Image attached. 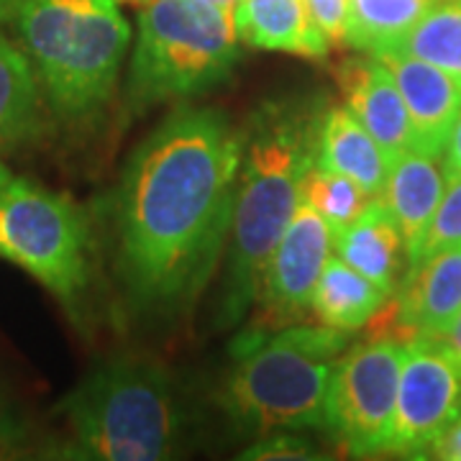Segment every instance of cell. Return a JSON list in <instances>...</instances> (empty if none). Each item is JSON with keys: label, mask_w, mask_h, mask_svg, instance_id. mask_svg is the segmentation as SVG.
Here are the masks:
<instances>
[{"label": "cell", "mask_w": 461, "mask_h": 461, "mask_svg": "<svg viewBox=\"0 0 461 461\" xmlns=\"http://www.w3.org/2000/svg\"><path fill=\"white\" fill-rule=\"evenodd\" d=\"M244 136L182 103L133 149L115 200V267L139 315H182L229 247Z\"/></svg>", "instance_id": "6da1fadb"}, {"label": "cell", "mask_w": 461, "mask_h": 461, "mask_svg": "<svg viewBox=\"0 0 461 461\" xmlns=\"http://www.w3.org/2000/svg\"><path fill=\"white\" fill-rule=\"evenodd\" d=\"M321 113L308 100L264 103L241 131L244 151L215 329H236L257 303L264 267L290 226L305 175L315 165Z\"/></svg>", "instance_id": "7a4b0ae2"}, {"label": "cell", "mask_w": 461, "mask_h": 461, "mask_svg": "<svg viewBox=\"0 0 461 461\" xmlns=\"http://www.w3.org/2000/svg\"><path fill=\"white\" fill-rule=\"evenodd\" d=\"M0 32L29 57L51 115L65 123L111 103L131 44L115 0H0Z\"/></svg>", "instance_id": "3957f363"}, {"label": "cell", "mask_w": 461, "mask_h": 461, "mask_svg": "<svg viewBox=\"0 0 461 461\" xmlns=\"http://www.w3.org/2000/svg\"><path fill=\"white\" fill-rule=\"evenodd\" d=\"M57 412L67 430L59 456L67 459H167L182 429L175 382L149 357H113L98 364Z\"/></svg>", "instance_id": "277c9868"}, {"label": "cell", "mask_w": 461, "mask_h": 461, "mask_svg": "<svg viewBox=\"0 0 461 461\" xmlns=\"http://www.w3.org/2000/svg\"><path fill=\"white\" fill-rule=\"evenodd\" d=\"M348 348V330L293 323L249 333L223 384V408L247 433L326 429L333 372Z\"/></svg>", "instance_id": "5b68a950"}, {"label": "cell", "mask_w": 461, "mask_h": 461, "mask_svg": "<svg viewBox=\"0 0 461 461\" xmlns=\"http://www.w3.org/2000/svg\"><path fill=\"white\" fill-rule=\"evenodd\" d=\"M239 65L233 11L203 0H144L126 77L136 113L190 103L221 87Z\"/></svg>", "instance_id": "8992f818"}, {"label": "cell", "mask_w": 461, "mask_h": 461, "mask_svg": "<svg viewBox=\"0 0 461 461\" xmlns=\"http://www.w3.org/2000/svg\"><path fill=\"white\" fill-rule=\"evenodd\" d=\"M0 259L29 272L77 313L93 275L90 223L75 200L11 177L0 187Z\"/></svg>", "instance_id": "52a82bcc"}, {"label": "cell", "mask_w": 461, "mask_h": 461, "mask_svg": "<svg viewBox=\"0 0 461 461\" xmlns=\"http://www.w3.org/2000/svg\"><path fill=\"white\" fill-rule=\"evenodd\" d=\"M402 357L405 341L390 336L346 348L326 402V430L346 454L357 459L387 454Z\"/></svg>", "instance_id": "ba28073f"}, {"label": "cell", "mask_w": 461, "mask_h": 461, "mask_svg": "<svg viewBox=\"0 0 461 461\" xmlns=\"http://www.w3.org/2000/svg\"><path fill=\"white\" fill-rule=\"evenodd\" d=\"M459 415V369L433 339H408L387 454L426 459Z\"/></svg>", "instance_id": "9c48e42d"}, {"label": "cell", "mask_w": 461, "mask_h": 461, "mask_svg": "<svg viewBox=\"0 0 461 461\" xmlns=\"http://www.w3.org/2000/svg\"><path fill=\"white\" fill-rule=\"evenodd\" d=\"M333 251V230L311 205L300 203L264 267L257 303L272 329L297 323L311 311L315 285Z\"/></svg>", "instance_id": "30bf717a"}, {"label": "cell", "mask_w": 461, "mask_h": 461, "mask_svg": "<svg viewBox=\"0 0 461 461\" xmlns=\"http://www.w3.org/2000/svg\"><path fill=\"white\" fill-rule=\"evenodd\" d=\"M393 72L412 123L415 151L441 157L461 113V80L400 50L375 54Z\"/></svg>", "instance_id": "8fae6325"}, {"label": "cell", "mask_w": 461, "mask_h": 461, "mask_svg": "<svg viewBox=\"0 0 461 461\" xmlns=\"http://www.w3.org/2000/svg\"><path fill=\"white\" fill-rule=\"evenodd\" d=\"M346 108L375 136L390 162L415 149L412 123L393 72L375 54L346 59L339 69Z\"/></svg>", "instance_id": "7c38bea8"}, {"label": "cell", "mask_w": 461, "mask_h": 461, "mask_svg": "<svg viewBox=\"0 0 461 461\" xmlns=\"http://www.w3.org/2000/svg\"><path fill=\"white\" fill-rule=\"evenodd\" d=\"M395 308L408 339L441 336L461 313V247L411 267L397 287Z\"/></svg>", "instance_id": "4fadbf2b"}, {"label": "cell", "mask_w": 461, "mask_h": 461, "mask_svg": "<svg viewBox=\"0 0 461 461\" xmlns=\"http://www.w3.org/2000/svg\"><path fill=\"white\" fill-rule=\"evenodd\" d=\"M333 251L387 297H393L408 272V249L384 198H369L348 226L333 233Z\"/></svg>", "instance_id": "5bb4252c"}, {"label": "cell", "mask_w": 461, "mask_h": 461, "mask_svg": "<svg viewBox=\"0 0 461 461\" xmlns=\"http://www.w3.org/2000/svg\"><path fill=\"white\" fill-rule=\"evenodd\" d=\"M233 23L239 41L254 50L297 57H329L330 41L318 29L308 0H236Z\"/></svg>", "instance_id": "9a60e30c"}, {"label": "cell", "mask_w": 461, "mask_h": 461, "mask_svg": "<svg viewBox=\"0 0 461 461\" xmlns=\"http://www.w3.org/2000/svg\"><path fill=\"white\" fill-rule=\"evenodd\" d=\"M315 165L351 177L369 198H379L393 162L346 105H329L318 123Z\"/></svg>", "instance_id": "2e32d148"}, {"label": "cell", "mask_w": 461, "mask_h": 461, "mask_svg": "<svg viewBox=\"0 0 461 461\" xmlns=\"http://www.w3.org/2000/svg\"><path fill=\"white\" fill-rule=\"evenodd\" d=\"M47 108L29 57L0 32V154L39 141L47 129Z\"/></svg>", "instance_id": "e0dca14e"}, {"label": "cell", "mask_w": 461, "mask_h": 461, "mask_svg": "<svg viewBox=\"0 0 461 461\" xmlns=\"http://www.w3.org/2000/svg\"><path fill=\"white\" fill-rule=\"evenodd\" d=\"M438 159L441 157H430V154L411 149L393 162L387 182H384L382 198L402 233L408 259L418 247V241L423 239L444 195L446 167H441Z\"/></svg>", "instance_id": "ac0fdd59"}, {"label": "cell", "mask_w": 461, "mask_h": 461, "mask_svg": "<svg viewBox=\"0 0 461 461\" xmlns=\"http://www.w3.org/2000/svg\"><path fill=\"white\" fill-rule=\"evenodd\" d=\"M384 303L387 295L375 282L348 267L341 257L330 254L315 285L311 313L323 326L354 333L372 323Z\"/></svg>", "instance_id": "d6986e66"}, {"label": "cell", "mask_w": 461, "mask_h": 461, "mask_svg": "<svg viewBox=\"0 0 461 461\" xmlns=\"http://www.w3.org/2000/svg\"><path fill=\"white\" fill-rule=\"evenodd\" d=\"M436 0H348L346 44L366 54L395 50Z\"/></svg>", "instance_id": "ffe728a7"}, {"label": "cell", "mask_w": 461, "mask_h": 461, "mask_svg": "<svg viewBox=\"0 0 461 461\" xmlns=\"http://www.w3.org/2000/svg\"><path fill=\"white\" fill-rule=\"evenodd\" d=\"M395 50L441 67L461 80V0H436Z\"/></svg>", "instance_id": "44dd1931"}, {"label": "cell", "mask_w": 461, "mask_h": 461, "mask_svg": "<svg viewBox=\"0 0 461 461\" xmlns=\"http://www.w3.org/2000/svg\"><path fill=\"white\" fill-rule=\"evenodd\" d=\"M300 203L311 205L329 223V229L339 233L362 213L364 205L369 203V195L351 177L313 165L303 182Z\"/></svg>", "instance_id": "7402d4cb"}, {"label": "cell", "mask_w": 461, "mask_h": 461, "mask_svg": "<svg viewBox=\"0 0 461 461\" xmlns=\"http://www.w3.org/2000/svg\"><path fill=\"white\" fill-rule=\"evenodd\" d=\"M461 247V172L446 165V187L429 229L408 259V269L441 254L446 249Z\"/></svg>", "instance_id": "603a6c76"}, {"label": "cell", "mask_w": 461, "mask_h": 461, "mask_svg": "<svg viewBox=\"0 0 461 461\" xmlns=\"http://www.w3.org/2000/svg\"><path fill=\"white\" fill-rule=\"evenodd\" d=\"M241 459L277 461V459H323L313 441H308L300 430H275L267 433L259 444L249 446Z\"/></svg>", "instance_id": "cb8c5ba5"}, {"label": "cell", "mask_w": 461, "mask_h": 461, "mask_svg": "<svg viewBox=\"0 0 461 461\" xmlns=\"http://www.w3.org/2000/svg\"><path fill=\"white\" fill-rule=\"evenodd\" d=\"M308 8L330 44H344L348 29V0H308Z\"/></svg>", "instance_id": "d4e9b609"}, {"label": "cell", "mask_w": 461, "mask_h": 461, "mask_svg": "<svg viewBox=\"0 0 461 461\" xmlns=\"http://www.w3.org/2000/svg\"><path fill=\"white\" fill-rule=\"evenodd\" d=\"M429 456L441 461H461V415L446 429L444 436L433 444Z\"/></svg>", "instance_id": "484cf974"}, {"label": "cell", "mask_w": 461, "mask_h": 461, "mask_svg": "<svg viewBox=\"0 0 461 461\" xmlns=\"http://www.w3.org/2000/svg\"><path fill=\"white\" fill-rule=\"evenodd\" d=\"M433 341H436V346L451 359V364L459 369L461 375V313L454 318V323H451L441 336H433Z\"/></svg>", "instance_id": "4316f807"}, {"label": "cell", "mask_w": 461, "mask_h": 461, "mask_svg": "<svg viewBox=\"0 0 461 461\" xmlns=\"http://www.w3.org/2000/svg\"><path fill=\"white\" fill-rule=\"evenodd\" d=\"M446 165L451 167L454 172H461V113L454 123V131L448 136V144H446Z\"/></svg>", "instance_id": "83f0119b"}, {"label": "cell", "mask_w": 461, "mask_h": 461, "mask_svg": "<svg viewBox=\"0 0 461 461\" xmlns=\"http://www.w3.org/2000/svg\"><path fill=\"white\" fill-rule=\"evenodd\" d=\"M203 3H211V5H218V8H226V11L236 8V0H203Z\"/></svg>", "instance_id": "f1b7e54d"}, {"label": "cell", "mask_w": 461, "mask_h": 461, "mask_svg": "<svg viewBox=\"0 0 461 461\" xmlns=\"http://www.w3.org/2000/svg\"><path fill=\"white\" fill-rule=\"evenodd\" d=\"M11 177H14V175H11V169H8V167L0 162V187H3L5 182L11 180Z\"/></svg>", "instance_id": "f546056e"}, {"label": "cell", "mask_w": 461, "mask_h": 461, "mask_svg": "<svg viewBox=\"0 0 461 461\" xmlns=\"http://www.w3.org/2000/svg\"><path fill=\"white\" fill-rule=\"evenodd\" d=\"M0 448H3V430H0Z\"/></svg>", "instance_id": "4dcf8cb0"}]
</instances>
